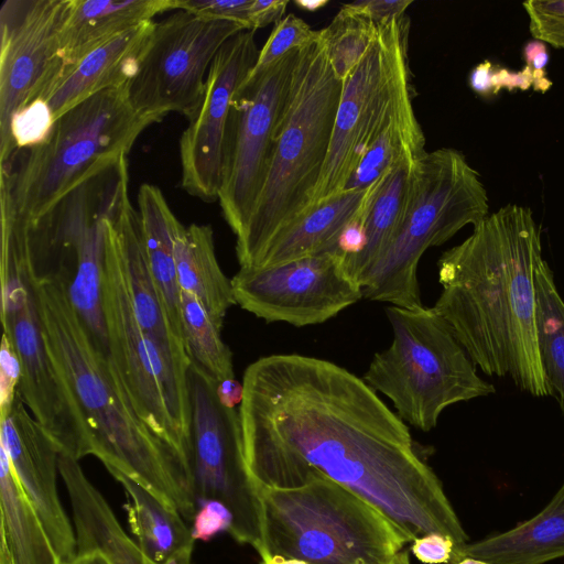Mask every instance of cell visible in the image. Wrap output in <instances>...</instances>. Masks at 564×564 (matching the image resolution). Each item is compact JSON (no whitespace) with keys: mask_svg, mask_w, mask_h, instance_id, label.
I'll list each match as a JSON object with an SVG mask.
<instances>
[{"mask_svg":"<svg viewBox=\"0 0 564 564\" xmlns=\"http://www.w3.org/2000/svg\"><path fill=\"white\" fill-rule=\"evenodd\" d=\"M239 405L243 451L260 488L304 484L314 469L383 514L408 542L468 536L406 424L362 378L325 359L264 356L245 370Z\"/></svg>","mask_w":564,"mask_h":564,"instance_id":"cell-1","label":"cell"},{"mask_svg":"<svg viewBox=\"0 0 564 564\" xmlns=\"http://www.w3.org/2000/svg\"><path fill=\"white\" fill-rule=\"evenodd\" d=\"M541 231L530 208L507 204L437 262L442 291L432 308L487 376L552 395L538 346L534 272Z\"/></svg>","mask_w":564,"mask_h":564,"instance_id":"cell-2","label":"cell"},{"mask_svg":"<svg viewBox=\"0 0 564 564\" xmlns=\"http://www.w3.org/2000/svg\"><path fill=\"white\" fill-rule=\"evenodd\" d=\"M64 273L34 280L44 343L68 384L94 441V456L139 481L192 522L197 510L184 457L137 414L109 360L98 350L68 297Z\"/></svg>","mask_w":564,"mask_h":564,"instance_id":"cell-3","label":"cell"},{"mask_svg":"<svg viewBox=\"0 0 564 564\" xmlns=\"http://www.w3.org/2000/svg\"><path fill=\"white\" fill-rule=\"evenodd\" d=\"M343 86L319 32L299 48L268 174L236 238L240 268L257 267L270 243L308 212L328 155Z\"/></svg>","mask_w":564,"mask_h":564,"instance_id":"cell-4","label":"cell"},{"mask_svg":"<svg viewBox=\"0 0 564 564\" xmlns=\"http://www.w3.org/2000/svg\"><path fill=\"white\" fill-rule=\"evenodd\" d=\"M151 119L130 105L126 85L66 111L41 144L0 163V202L34 231L74 191L116 169Z\"/></svg>","mask_w":564,"mask_h":564,"instance_id":"cell-5","label":"cell"},{"mask_svg":"<svg viewBox=\"0 0 564 564\" xmlns=\"http://www.w3.org/2000/svg\"><path fill=\"white\" fill-rule=\"evenodd\" d=\"M262 539L274 555L307 564H390L408 543L377 509L314 469L296 487H262Z\"/></svg>","mask_w":564,"mask_h":564,"instance_id":"cell-6","label":"cell"},{"mask_svg":"<svg viewBox=\"0 0 564 564\" xmlns=\"http://www.w3.org/2000/svg\"><path fill=\"white\" fill-rule=\"evenodd\" d=\"M488 212L486 187L460 151H426L411 165L402 224L365 281L362 297L406 308L423 306L417 280L423 253L464 227L476 226Z\"/></svg>","mask_w":564,"mask_h":564,"instance_id":"cell-7","label":"cell"},{"mask_svg":"<svg viewBox=\"0 0 564 564\" xmlns=\"http://www.w3.org/2000/svg\"><path fill=\"white\" fill-rule=\"evenodd\" d=\"M386 314L392 341L375 354L362 380L392 402L404 423L429 432L446 408L496 392L432 307L390 305Z\"/></svg>","mask_w":564,"mask_h":564,"instance_id":"cell-8","label":"cell"},{"mask_svg":"<svg viewBox=\"0 0 564 564\" xmlns=\"http://www.w3.org/2000/svg\"><path fill=\"white\" fill-rule=\"evenodd\" d=\"M101 293L108 360L121 390L142 421L188 464V357L158 343L140 326L119 252L105 225Z\"/></svg>","mask_w":564,"mask_h":564,"instance_id":"cell-9","label":"cell"},{"mask_svg":"<svg viewBox=\"0 0 564 564\" xmlns=\"http://www.w3.org/2000/svg\"><path fill=\"white\" fill-rule=\"evenodd\" d=\"M216 386L189 365L188 467L193 490L197 503L215 499L229 508L234 517L229 534L252 546L261 561V490L246 462L239 412L219 401Z\"/></svg>","mask_w":564,"mask_h":564,"instance_id":"cell-10","label":"cell"},{"mask_svg":"<svg viewBox=\"0 0 564 564\" xmlns=\"http://www.w3.org/2000/svg\"><path fill=\"white\" fill-rule=\"evenodd\" d=\"M408 43L405 15L379 25L376 40L344 82L328 155L308 212L344 192L397 96L411 83Z\"/></svg>","mask_w":564,"mask_h":564,"instance_id":"cell-11","label":"cell"},{"mask_svg":"<svg viewBox=\"0 0 564 564\" xmlns=\"http://www.w3.org/2000/svg\"><path fill=\"white\" fill-rule=\"evenodd\" d=\"M246 30L237 22L208 20L181 9L155 22L135 73L126 84L132 108L154 123L171 112L189 120L202 104L215 56Z\"/></svg>","mask_w":564,"mask_h":564,"instance_id":"cell-12","label":"cell"},{"mask_svg":"<svg viewBox=\"0 0 564 564\" xmlns=\"http://www.w3.org/2000/svg\"><path fill=\"white\" fill-rule=\"evenodd\" d=\"M299 48L247 78L237 89L227 126L218 202L236 238L263 187L291 89Z\"/></svg>","mask_w":564,"mask_h":564,"instance_id":"cell-13","label":"cell"},{"mask_svg":"<svg viewBox=\"0 0 564 564\" xmlns=\"http://www.w3.org/2000/svg\"><path fill=\"white\" fill-rule=\"evenodd\" d=\"M34 280L22 275L1 283L3 335L21 366L18 394L59 454L79 460L94 455V441L68 384L46 349Z\"/></svg>","mask_w":564,"mask_h":564,"instance_id":"cell-14","label":"cell"},{"mask_svg":"<svg viewBox=\"0 0 564 564\" xmlns=\"http://www.w3.org/2000/svg\"><path fill=\"white\" fill-rule=\"evenodd\" d=\"M231 285L236 304L245 311L296 327L322 324L362 299L339 250L271 267L240 268Z\"/></svg>","mask_w":564,"mask_h":564,"instance_id":"cell-15","label":"cell"},{"mask_svg":"<svg viewBox=\"0 0 564 564\" xmlns=\"http://www.w3.org/2000/svg\"><path fill=\"white\" fill-rule=\"evenodd\" d=\"M68 0H4L0 7V142L12 116L58 74Z\"/></svg>","mask_w":564,"mask_h":564,"instance_id":"cell-16","label":"cell"},{"mask_svg":"<svg viewBox=\"0 0 564 564\" xmlns=\"http://www.w3.org/2000/svg\"><path fill=\"white\" fill-rule=\"evenodd\" d=\"M259 52L250 30L223 45L209 68L202 104L181 135V187L202 200H218L232 99Z\"/></svg>","mask_w":564,"mask_h":564,"instance_id":"cell-17","label":"cell"},{"mask_svg":"<svg viewBox=\"0 0 564 564\" xmlns=\"http://www.w3.org/2000/svg\"><path fill=\"white\" fill-rule=\"evenodd\" d=\"M0 446L63 564L73 562L76 534L56 487L59 452L19 394L10 411L1 414Z\"/></svg>","mask_w":564,"mask_h":564,"instance_id":"cell-18","label":"cell"},{"mask_svg":"<svg viewBox=\"0 0 564 564\" xmlns=\"http://www.w3.org/2000/svg\"><path fill=\"white\" fill-rule=\"evenodd\" d=\"M155 21L134 26L109 40L76 63L61 67L37 99L46 102L55 121L91 96L126 85L134 75Z\"/></svg>","mask_w":564,"mask_h":564,"instance_id":"cell-19","label":"cell"},{"mask_svg":"<svg viewBox=\"0 0 564 564\" xmlns=\"http://www.w3.org/2000/svg\"><path fill=\"white\" fill-rule=\"evenodd\" d=\"M58 473L72 506L77 555L98 552L109 564H159L126 533L107 500L84 474L79 460L59 454ZM166 564H193L192 553Z\"/></svg>","mask_w":564,"mask_h":564,"instance_id":"cell-20","label":"cell"},{"mask_svg":"<svg viewBox=\"0 0 564 564\" xmlns=\"http://www.w3.org/2000/svg\"><path fill=\"white\" fill-rule=\"evenodd\" d=\"M178 4L180 0H68L59 33L62 67Z\"/></svg>","mask_w":564,"mask_h":564,"instance_id":"cell-21","label":"cell"},{"mask_svg":"<svg viewBox=\"0 0 564 564\" xmlns=\"http://www.w3.org/2000/svg\"><path fill=\"white\" fill-rule=\"evenodd\" d=\"M380 181L366 189L344 191L314 206L270 243L254 268L271 267L312 254L338 251L343 231L368 208Z\"/></svg>","mask_w":564,"mask_h":564,"instance_id":"cell-22","label":"cell"},{"mask_svg":"<svg viewBox=\"0 0 564 564\" xmlns=\"http://www.w3.org/2000/svg\"><path fill=\"white\" fill-rule=\"evenodd\" d=\"M466 556L488 564H544L564 557V482L538 514L505 532L467 544L459 561Z\"/></svg>","mask_w":564,"mask_h":564,"instance_id":"cell-23","label":"cell"},{"mask_svg":"<svg viewBox=\"0 0 564 564\" xmlns=\"http://www.w3.org/2000/svg\"><path fill=\"white\" fill-rule=\"evenodd\" d=\"M107 470L126 492L130 531L151 560L165 564L180 554L193 552L191 528L174 507L128 475L115 468Z\"/></svg>","mask_w":564,"mask_h":564,"instance_id":"cell-24","label":"cell"},{"mask_svg":"<svg viewBox=\"0 0 564 564\" xmlns=\"http://www.w3.org/2000/svg\"><path fill=\"white\" fill-rule=\"evenodd\" d=\"M412 97L410 83L397 96L344 191L366 189L391 170L413 164L426 152Z\"/></svg>","mask_w":564,"mask_h":564,"instance_id":"cell-25","label":"cell"},{"mask_svg":"<svg viewBox=\"0 0 564 564\" xmlns=\"http://www.w3.org/2000/svg\"><path fill=\"white\" fill-rule=\"evenodd\" d=\"M137 202L150 271L166 308L171 326L183 341L182 290L175 262V239L182 223L173 214L162 191L154 185H141Z\"/></svg>","mask_w":564,"mask_h":564,"instance_id":"cell-26","label":"cell"},{"mask_svg":"<svg viewBox=\"0 0 564 564\" xmlns=\"http://www.w3.org/2000/svg\"><path fill=\"white\" fill-rule=\"evenodd\" d=\"M175 262L181 290L196 296L221 329L227 311L236 302L231 279L218 263L209 225H181L175 239Z\"/></svg>","mask_w":564,"mask_h":564,"instance_id":"cell-27","label":"cell"},{"mask_svg":"<svg viewBox=\"0 0 564 564\" xmlns=\"http://www.w3.org/2000/svg\"><path fill=\"white\" fill-rule=\"evenodd\" d=\"M2 564H63L0 446Z\"/></svg>","mask_w":564,"mask_h":564,"instance_id":"cell-28","label":"cell"},{"mask_svg":"<svg viewBox=\"0 0 564 564\" xmlns=\"http://www.w3.org/2000/svg\"><path fill=\"white\" fill-rule=\"evenodd\" d=\"M411 165H400L382 177L366 214L362 247L354 254H344V269L360 289L402 224Z\"/></svg>","mask_w":564,"mask_h":564,"instance_id":"cell-29","label":"cell"},{"mask_svg":"<svg viewBox=\"0 0 564 564\" xmlns=\"http://www.w3.org/2000/svg\"><path fill=\"white\" fill-rule=\"evenodd\" d=\"M538 346L546 383L564 415V300L542 259L534 272Z\"/></svg>","mask_w":564,"mask_h":564,"instance_id":"cell-30","label":"cell"},{"mask_svg":"<svg viewBox=\"0 0 564 564\" xmlns=\"http://www.w3.org/2000/svg\"><path fill=\"white\" fill-rule=\"evenodd\" d=\"M181 328L191 366L215 383L235 378L232 354L202 303L181 292Z\"/></svg>","mask_w":564,"mask_h":564,"instance_id":"cell-31","label":"cell"},{"mask_svg":"<svg viewBox=\"0 0 564 564\" xmlns=\"http://www.w3.org/2000/svg\"><path fill=\"white\" fill-rule=\"evenodd\" d=\"M319 32L334 72L344 83L376 40L379 26L366 13L347 3Z\"/></svg>","mask_w":564,"mask_h":564,"instance_id":"cell-32","label":"cell"},{"mask_svg":"<svg viewBox=\"0 0 564 564\" xmlns=\"http://www.w3.org/2000/svg\"><path fill=\"white\" fill-rule=\"evenodd\" d=\"M319 31L313 30L304 20L289 13L274 24L269 39L259 52L258 59L249 75L258 74L307 43L316 40Z\"/></svg>","mask_w":564,"mask_h":564,"instance_id":"cell-33","label":"cell"},{"mask_svg":"<svg viewBox=\"0 0 564 564\" xmlns=\"http://www.w3.org/2000/svg\"><path fill=\"white\" fill-rule=\"evenodd\" d=\"M529 31L540 42L564 50V0L523 2Z\"/></svg>","mask_w":564,"mask_h":564,"instance_id":"cell-34","label":"cell"},{"mask_svg":"<svg viewBox=\"0 0 564 564\" xmlns=\"http://www.w3.org/2000/svg\"><path fill=\"white\" fill-rule=\"evenodd\" d=\"M232 522V513L225 503L215 499L202 500L192 521V536L195 541L207 542L220 532L229 533Z\"/></svg>","mask_w":564,"mask_h":564,"instance_id":"cell-35","label":"cell"},{"mask_svg":"<svg viewBox=\"0 0 564 564\" xmlns=\"http://www.w3.org/2000/svg\"><path fill=\"white\" fill-rule=\"evenodd\" d=\"M251 2L252 0H180L178 9L208 20L237 22L249 30Z\"/></svg>","mask_w":564,"mask_h":564,"instance_id":"cell-36","label":"cell"},{"mask_svg":"<svg viewBox=\"0 0 564 564\" xmlns=\"http://www.w3.org/2000/svg\"><path fill=\"white\" fill-rule=\"evenodd\" d=\"M21 366L12 344L2 335L0 350V413L10 411L18 394Z\"/></svg>","mask_w":564,"mask_h":564,"instance_id":"cell-37","label":"cell"},{"mask_svg":"<svg viewBox=\"0 0 564 564\" xmlns=\"http://www.w3.org/2000/svg\"><path fill=\"white\" fill-rule=\"evenodd\" d=\"M414 556L425 564H449L455 552L454 541L441 533H427L412 544Z\"/></svg>","mask_w":564,"mask_h":564,"instance_id":"cell-38","label":"cell"},{"mask_svg":"<svg viewBox=\"0 0 564 564\" xmlns=\"http://www.w3.org/2000/svg\"><path fill=\"white\" fill-rule=\"evenodd\" d=\"M351 4L366 13L375 24L384 25L404 15L412 0H361Z\"/></svg>","mask_w":564,"mask_h":564,"instance_id":"cell-39","label":"cell"},{"mask_svg":"<svg viewBox=\"0 0 564 564\" xmlns=\"http://www.w3.org/2000/svg\"><path fill=\"white\" fill-rule=\"evenodd\" d=\"M288 0H252L249 9V30L257 31L270 23H278L285 12Z\"/></svg>","mask_w":564,"mask_h":564,"instance_id":"cell-40","label":"cell"},{"mask_svg":"<svg viewBox=\"0 0 564 564\" xmlns=\"http://www.w3.org/2000/svg\"><path fill=\"white\" fill-rule=\"evenodd\" d=\"M494 66L488 61L476 66L469 77V84L473 90L480 95H489L495 91Z\"/></svg>","mask_w":564,"mask_h":564,"instance_id":"cell-41","label":"cell"},{"mask_svg":"<svg viewBox=\"0 0 564 564\" xmlns=\"http://www.w3.org/2000/svg\"><path fill=\"white\" fill-rule=\"evenodd\" d=\"M216 393L224 405L228 408L240 405L243 397L242 382L240 383L235 378L220 381L216 386Z\"/></svg>","mask_w":564,"mask_h":564,"instance_id":"cell-42","label":"cell"},{"mask_svg":"<svg viewBox=\"0 0 564 564\" xmlns=\"http://www.w3.org/2000/svg\"><path fill=\"white\" fill-rule=\"evenodd\" d=\"M528 68L531 70L533 80L538 78V70H543L547 64V52L545 43L536 41L528 43L524 50Z\"/></svg>","mask_w":564,"mask_h":564,"instance_id":"cell-43","label":"cell"},{"mask_svg":"<svg viewBox=\"0 0 564 564\" xmlns=\"http://www.w3.org/2000/svg\"><path fill=\"white\" fill-rule=\"evenodd\" d=\"M68 564H109L108 561L98 552H88L78 554L77 557Z\"/></svg>","mask_w":564,"mask_h":564,"instance_id":"cell-44","label":"cell"},{"mask_svg":"<svg viewBox=\"0 0 564 564\" xmlns=\"http://www.w3.org/2000/svg\"><path fill=\"white\" fill-rule=\"evenodd\" d=\"M295 6L305 11H316L323 7H325L328 1L327 0H296L294 1Z\"/></svg>","mask_w":564,"mask_h":564,"instance_id":"cell-45","label":"cell"},{"mask_svg":"<svg viewBox=\"0 0 564 564\" xmlns=\"http://www.w3.org/2000/svg\"><path fill=\"white\" fill-rule=\"evenodd\" d=\"M268 564H307L306 562L297 558H286L274 555L270 558Z\"/></svg>","mask_w":564,"mask_h":564,"instance_id":"cell-46","label":"cell"},{"mask_svg":"<svg viewBox=\"0 0 564 564\" xmlns=\"http://www.w3.org/2000/svg\"><path fill=\"white\" fill-rule=\"evenodd\" d=\"M390 564H410V558H409L408 552H405L403 550L400 551L393 557V560L390 562Z\"/></svg>","mask_w":564,"mask_h":564,"instance_id":"cell-47","label":"cell"},{"mask_svg":"<svg viewBox=\"0 0 564 564\" xmlns=\"http://www.w3.org/2000/svg\"><path fill=\"white\" fill-rule=\"evenodd\" d=\"M456 564H488V563L485 561L478 560V558L466 556V557L462 558L459 562H457Z\"/></svg>","mask_w":564,"mask_h":564,"instance_id":"cell-48","label":"cell"},{"mask_svg":"<svg viewBox=\"0 0 564 564\" xmlns=\"http://www.w3.org/2000/svg\"><path fill=\"white\" fill-rule=\"evenodd\" d=\"M0 564H2V563H0Z\"/></svg>","mask_w":564,"mask_h":564,"instance_id":"cell-49","label":"cell"}]
</instances>
